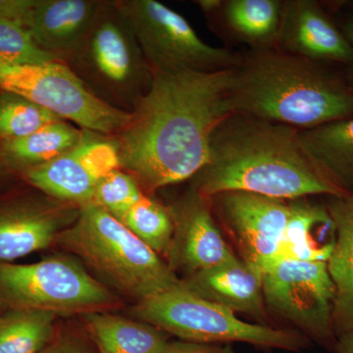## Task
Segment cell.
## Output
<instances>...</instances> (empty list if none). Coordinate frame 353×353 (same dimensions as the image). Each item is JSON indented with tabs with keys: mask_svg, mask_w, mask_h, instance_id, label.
Returning <instances> with one entry per match:
<instances>
[{
	"mask_svg": "<svg viewBox=\"0 0 353 353\" xmlns=\"http://www.w3.org/2000/svg\"><path fill=\"white\" fill-rule=\"evenodd\" d=\"M62 120L38 104L12 92L0 94V139L25 138L38 130Z\"/></svg>",
	"mask_w": 353,
	"mask_h": 353,
	"instance_id": "484cf974",
	"label": "cell"
},
{
	"mask_svg": "<svg viewBox=\"0 0 353 353\" xmlns=\"http://www.w3.org/2000/svg\"><path fill=\"white\" fill-rule=\"evenodd\" d=\"M79 206L17 199L0 203V262L44 250L78 218Z\"/></svg>",
	"mask_w": 353,
	"mask_h": 353,
	"instance_id": "5bb4252c",
	"label": "cell"
},
{
	"mask_svg": "<svg viewBox=\"0 0 353 353\" xmlns=\"http://www.w3.org/2000/svg\"><path fill=\"white\" fill-rule=\"evenodd\" d=\"M0 90L21 95L83 131L109 138L119 134L131 118V113L95 97L68 65L59 60L37 65L0 60Z\"/></svg>",
	"mask_w": 353,
	"mask_h": 353,
	"instance_id": "ba28073f",
	"label": "cell"
},
{
	"mask_svg": "<svg viewBox=\"0 0 353 353\" xmlns=\"http://www.w3.org/2000/svg\"><path fill=\"white\" fill-rule=\"evenodd\" d=\"M336 243L327 266L334 288L333 324L336 339L353 330V196H330Z\"/></svg>",
	"mask_w": 353,
	"mask_h": 353,
	"instance_id": "d6986e66",
	"label": "cell"
},
{
	"mask_svg": "<svg viewBox=\"0 0 353 353\" xmlns=\"http://www.w3.org/2000/svg\"><path fill=\"white\" fill-rule=\"evenodd\" d=\"M161 353H236L231 345L194 343V341H170Z\"/></svg>",
	"mask_w": 353,
	"mask_h": 353,
	"instance_id": "f1b7e54d",
	"label": "cell"
},
{
	"mask_svg": "<svg viewBox=\"0 0 353 353\" xmlns=\"http://www.w3.org/2000/svg\"><path fill=\"white\" fill-rule=\"evenodd\" d=\"M196 3L201 7L203 12L206 13L214 12L223 6V1L220 0H199Z\"/></svg>",
	"mask_w": 353,
	"mask_h": 353,
	"instance_id": "d6a6232c",
	"label": "cell"
},
{
	"mask_svg": "<svg viewBox=\"0 0 353 353\" xmlns=\"http://www.w3.org/2000/svg\"></svg>",
	"mask_w": 353,
	"mask_h": 353,
	"instance_id": "e575fe53",
	"label": "cell"
},
{
	"mask_svg": "<svg viewBox=\"0 0 353 353\" xmlns=\"http://www.w3.org/2000/svg\"><path fill=\"white\" fill-rule=\"evenodd\" d=\"M122 223L153 252L166 256L175 229L169 208L143 196L128 211Z\"/></svg>",
	"mask_w": 353,
	"mask_h": 353,
	"instance_id": "d4e9b609",
	"label": "cell"
},
{
	"mask_svg": "<svg viewBox=\"0 0 353 353\" xmlns=\"http://www.w3.org/2000/svg\"><path fill=\"white\" fill-rule=\"evenodd\" d=\"M36 0H0V19L17 23L25 28Z\"/></svg>",
	"mask_w": 353,
	"mask_h": 353,
	"instance_id": "f546056e",
	"label": "cell"
},
{
	"mask_svg": "<svg viewBox=\"0 0 353 353\" xmlns=\"http://www.w3.org/2000/svg\"><path fill=\"white\" fill-rule=\"evenodd\" d=\"M0 303L57 315L88 314L110 305L112 296L74 260L51 256L32 264L0 262Z\"/></svg>",
	"mask_w": 353,
	"mask_h": 353,
	"instance_id": "9c48e42d",
	"label": "cell"
},
{
	"mask_svg": "<svg viewBox=\"0 0 353 353\" xmlns=\"http://www.w3.org/2000/svg\"><path fill=\"white\" fill-rule=\"evenodd\" d=\"M65 63L95 97L125 112L152 83V70L114 1L101 2L82 44Z\"/></svg>",
	"mask_w": 353,
	"mask_h": 353,
	"instance_id": "5b68a950",
	"label": "cell"
},
{
	"mask_svg": "<svg viewBox=\"0 0 353 353\" xmlns=\"http://www.w3.org/2000/svg\"><path fill=\"white\" fill-rule=\"evenodd\" d=\"M57 314L11 309L0 317V353H39L54 339Z\"/></svg>",
	"mask_w": 353,
	"mask_h": 353,
	"instance_id": "cb8c5ba5",
	"label": "cell"
},
{
	"mask_svg": "<svg viewBox=\"0 0 353 353\" xmlns=\"http://www.w3.org/2000/svg\"><path fill=\"white\" fill-rule=\"evenodd\" d=\"M182 281L192 294L219 304L233 312L243 313L267 324L263 294V271L240 257L231 262L196 272Z\"/></svg>",
	"mask_w": 353,
	"mask_h": 353,
	"instance_id": "2e32d148",
	"label": "cell"
},
{
	"mask_svg": "<svg viewBox=\"0 0 353 353\" xmlns=\"http://www.w3.org/2000/svg\"><path fill=\"white\" fill-rule=\"evenodd\" d=\"M132 312L141 322L194 343H243L262 350L292 352H301L312 343L296 330L243 321L230 309L192 294L182 283L175 289L139 301Z\"/></svg>",
	"mask_w": 353,
	"mask_h": 353,
	"instance_id": "8992f818",
	"label": "cell"
},
{
	"mask_svg": "<svg viewBox=\"0 0 353 353\" xmlns=\"http://www.w3.org/2000/svg\"><path fill=\"white\" fill-rule=\"evenodd\" d=\"M118 168L119 159L113 139L85 131L75 148L48 163L28 169L25 176L46 196L80 208L92 202L99 181Z\"/></svg>",
	"mask_w": 353,
	"mask_h": 353,
	"instance_id": "7c38bea8",
	"label": "cell"
},
{
	"mask_svg": "<svg viewBox=\"0 0 353 353\" xmlns=\"http://www.w3.org/2000/svg\"><path fill=\"white\" fill-rule=\"evenodd\" d=\"M0 60L11 64L37 65L58 59L39 48L23 26L0 19Z\"/></svg>",
	"mask_w": 353,
	"mask_h": 353,
	"instance_id": "83f0119b",
	"label": "cell"
},
{
	"mask_svg": "<svg viewBox=\"0 0 353 353\" xmlns=\"http://www.w3.org/2000/svg\"><path fill=\"white\" fill-rule=\"evenodd\" d=\"M85 131L64 120L54 121L25 138L1 141L2 157L26 170L52 161L82 141Z\"/></svg>",
	"mask_w": 353,
	"mask_h": 353,
	"instance_id": "7402d4cb",
	"label": "cell"
},
{
	"mask_svg": "<svg viewBox=\"0 0 353 353\" xmlns=\"http://www.w3.org/2000/svg\"><path fill=\"white\" fill-rule=\"evenodd\" d=\"M190 180L206 199L228 192L284 201L347 196L311 161L299 130L236 113L216 128L208 162Z\"/></svg>",
	"mask_w": 353,
	"mask_h": 353,
	"instance_id": "7a4b0ae2",
	"label": "cell"
},
{
	"mask_svg": "<svg viewBox=\"0 0 353 353\" xmlns=\"http://www.w3.org/2000/svg\"><path fill=\"white\" fill-rule=\"evenodd\" d=\"M131 27L152 73H215L236 68L243 57L202 41L185 18L157 0H114Z\"/></svg>",
	"mask_w": 353,
	"mask_h": 353,
	"instance_id": "52a82bcc",
	"label": "cell"
},
{
	"mask_svg": "<svg viewBox=\"0 0 353 353\" xmlns=\"http://www.w3.org/2000/svg\"><path fill=\"white\" fill-rule=\"evenodd\" d=\"M57 240L139 303L182 283L158 253L94 202L80 206L75 222Z\"/></svg>",
	"mask_w": 353,
	"mask_h": 353,
	"instance_id": "277c9868",
	"label": "cell"
},
{
	"mask_svg": "<svg viewBox=\"0 0 353 353\" xmlns=\"http://www.w3.org/2000/svg\"><path fill=\"white\" fill-rule=\"evenodd\" d=\"M143 196L136 178L118 168L109 172L99 181L92 202L122 223L128 211Z\"/></svg>",
	"mask_w": 353,
	"mask_h": 353,
	"instance_id": "4316f807",
	"label": "cell"
},
{
	"mask_svg": "<svg viewBox=\"0 0 353 353\" xmlns=\"http://www.w3.org/2000/svg\"><path fill=\"white\" fill-rule=\"evenodd\" d=\"M39 353H97L81 338L63 336L53 339L52 341Z\"/></svg>",
	"mask_w": 353,
	"mask_h": 353,
	"instance_id": "4dcf8cb0",
	"label": "cell"
},
{
	"mask_svg": "<svg viewBox=\"0 0 353 353\" xmlns=\"http://www.w3.org/2000/svg\"><path fill=\"white\" fill-rule=\"evenodd\" d=\"M334 353H353V330L339 336Z\"/></svg>",
	"mask_w": 353,
	"mask_h": 353,
	"instance_id": "1f68e13d",
	"label": "cell"
},
{
	"mask_svg": "<svg viewBox=\"0 0 353 353\" xmlns=\"http://www.w3.org/2000/svg\"><path fill=\"white\" fill-rule=\"evenodd\" d=\"M101 2L36 0L25 28L39 48L60 61L67 62L90 31Z\"/></svg>",
	"mask_w": 353,
	"mask_h": 353,
	"instance_id": "e0dca14e",
	"label": "cell"
},
{
	"mask_svg": "<svg viewBox=\"0 0 353 353\" xmlns=\"http://www.w3.org/2000/svg\"><path fill=\"white\" fill-rule=\"evenodd\" d=\"M234 69L153 73L124 129L112 137L120 169L155 190L190 180L208 160L216 128L234 114Z\"/></svg>",
	"mask_w": 353,
	"mask_h": 353,
	"instance_id": "6da1fadb",
	"label": "cell"
},
{
	"mask_svg": "<svg viewBox=\"0 0 353 353\" xmlns=\"http://www.w3.org/2000/svg\"><path fill=\"white\" fill-rule=\"evenodd\" d=\"M85 319L97 353H161L171 341L168 334L148 323L99 312L88 313Z\"/></svg>",
	"mask_w": 353,
	"mask_h": 353,
	"instance_id": "44dd1931",
	"label": "cell"
},
{
	"mask_svg": "<svg viewBox=\"0 0 353 353\" xmlns=\"http://www.w3.org/2000/svg\"><path fill=\"white\" fill-rule=\"evenodd\" d=\"M233 112L307 130L353 116V90L317 62L275 48H257L234 69Z\"/></svg>",
	"mask_w": 353,
	"mask_h": 353,
	"instance_id": "3957f363",
	"label": "cell"
},
{
	"mask_svg": "<svg viewBox=\"0 0 353 353\" xmlns=\"http://www.w3.org/2000/svg\"><path fill=\"white\" fill-rule=\"evenodd\" d=\"M241 259L265 271L275 262L290 216L280 199L228 192L208 199Z\"/></svg>",
	"mask_w": 353,
	"mask_h": 353,
	"instance_id": "8fae6325",
	"label": "cell"
},
{
	"mask_svg": "<svg viewBox=\"0 0 353 353\" xmlns=\"http://www.w3.org/2000/svg\"><path fill=\"white\" fill-rule=\"evenodd\" d=\"M228 27L234 34L255 46L270 48L277 43L283 1L229 0L223 2Z\"/></svg>",
	"mask_w": 353,
	"mask_h": 353,
	"instance_id": "603a6c76",
	"label": "cell"
},
{
	"mask_svg": "<svg viewBox=\"0 0 353 353\" xmlns=\"http://www.w3.org/2000/svg\"><path fill=\"white\" fill-rule=\"evenodd\" d=\"M299 139L323 175L347 196H353V116L299 130Z\"/></svg>",
	"mask_w": 353,
	"mask_h": 353,
	"instance_id": "ffe728a7",
	"label": "cell"
},
{
	"mask_svg": "<svg viewBox=\"0 0 353 353\" xmlns=\"http://www.w3.org/2000/svg\"><path fill=\"white\" fill-rule=\"evenodd\" d=\"M169 209L175 229L166 257L175 273L192 275L238 259L213 218L208 199L192 189Z\"/></svg>",
	"mask_w": 353,
	"mask_h": 353,
	"instance_id": "4fadbf2b",
	"label": "cell"
},
{
	"mask_svg": "<svg viewBox=\"0 0 353 353\" xmlns=\"http://www.w3.org/2000/svg\"><path fill=\"white\" fill-rule=\"evenodd\" d=\"M263 294L267 311L334 353L338 343L333 324L336 288L327 263L277 262L263 272Z\"/></svg>",
	"mask_w": 353,
	"mask_h": 353,
	"instance_id": "30bf717a",
	"label": "cell"
},
{
	"mask_svg": "<svg viewBox=\"0 0 353 353\" xmlns=\"http://www.w3.org/2000/svg\"><path fill=\"white\" fill-rule=\"evenodd\" d=\"M278 50L313 62L353 63V48L321 7L311 0L283 1Z\"/></svg>",
	"mask_w": 353,
	"mask_h": 353,
	"instance_id": "9a60e30c",
	"label": "cell"
},
{
	"mask_svg": "<svg viewBox=\"0 0 353 353\" xmlns=\"http://www.w3.org/2000/svg\"><path fill=\"white\" fill-rule=\"evenodd\" d=\"M287 228L275 262H325L336 243V227L328 209L305 199L292 201Z\"/></svg>",
	"mask_w": 353,
	"mask_h": 353,
	"instance_id": "ac0fdd59",
	"label": "cell"
},
{
	"mask_svg": "<svg viewBox=\"0 0 353 353\" xmlns=\"http://www.w3.org/2000/svg\"><path fill=\"white\" fill-rule=\"evenodd\" d=\"M343 32H345V38L350 41L353 48V20H348L343 26Z\"/></svg>",
	"mask_w": 353,
	"mask_h": 353,
	"instance_id": "836d02e7",
	"label": "cell"
}]
</instances>
